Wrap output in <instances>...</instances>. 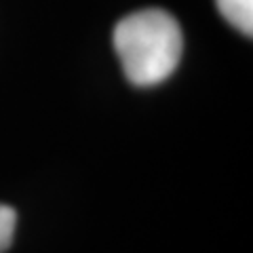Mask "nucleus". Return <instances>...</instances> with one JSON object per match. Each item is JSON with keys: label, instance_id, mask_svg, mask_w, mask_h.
<instances>
[{"label": "nucleus", "instance_id": "1", "mask_svg": "<svg viewBox=\"0 0 253 253\" xmlns=\"http://www.w3.org/2000/svg\"><path fill=\"white\" fill-rule=\"evenodd\" d=\"M181 30L171 13L144 9L114 28V49L125 76L135 86H154L175 72L181 57Z\"/></svg>", "mask_w": 253, "mask_h": 253}, {"label": "nucleus", "instance_id": "2", "mask_svg": "<svg viewBox=\"0 0 253 253\" xmlns=\"http://www.w3.org/2000/svg\"><path fill=\"white\" fill-rule=\"evenodd\" d=\"M215 2L228 23H232L247 36L253 34V0H215Z\"/></svg>", "mask_w": 253, "mask_h": 253}, {"label": "nucleus", "instance_id": "3", "mask_svg": "<svg viewBox=\"0 0 253 253\" xmlns=\"http://www.w3.org/2000/svg\"><path fill=\"white\" fill-rule=\"evenodd\" d=\"M15 224H17V215L11 207L0 205V253H2L13 241V232H15Z\"/></svg>", "mask_w": 253, "mask_h": 253}]
</instances>
